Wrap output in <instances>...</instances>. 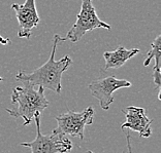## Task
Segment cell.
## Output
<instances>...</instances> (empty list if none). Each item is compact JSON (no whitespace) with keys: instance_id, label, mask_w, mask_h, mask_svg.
Returning a JSON list of instances; mask_svg holds the SVG:
<instances>
[{"instance_id":"6da1fadb","label":"cell","mask_w":161,"mask_h":153,"mask_svg":"<svg viewBox=\"0 0 161 153\" xmlns=\"http://www.w3.org/2000/svg\"><path fill=\"white\" fill-rule=\"evenodd\" d=\"M60 35L56 34L53 38V47L50 58L42 66L35 69L30 73L19 71L16 75V80L21 82L29 83L34 86H42L43 89L53 90L60 94L62 90V75L69 68L72 60L68 56H64L61 60H55L58 42L60 41Z\"/></svg>"},{"instance_id":"7a4b0ae2","label":"cell","mask_w":161,"mask_h":153,"mask_svg":"<svg viewBox=\"0 0 161 153\" xmlns=\"http://www.w3.org/2000/svg\"><path fill=\"white\" fill-rule=\"evenodd\" d=\"M24 86L14 87L12 94L13 108H6L5 110L14 118H22L23 125H28L33 121L35 115H39L49 106V101L45 97V89L23 83Z\"/></svg>"},{"instance_id":"3957f363","label":"cell","mask_w":161,"mask_h":153,"mask_svg":"<svg viewBox=\"0 0 161 153\" xmlns=\"http://www.w3.org/2000/svg\"><path fill=\"white\" fill-rule=\"evenodd\" d=\"M36 137L31 142H23L22 147H27L31 153H67L72 149V142L65 135L53 130L50 135H42L40 130V117L35 115Z\"/></svg>"},{"instance_id":"277c9868","label":"cell","mask_w":161,"mask_h":153,"mask_svg":"<svg viewBox=\"0 0 161 153\" xmlns=\"http://www.w3.org/2000/svg\"><path fill=\"white\" fill-rule=\"evenodd\" d=\"M99 28L111 30V26L98 18L92 0H82V6H80V13L76 16L75 23L68 31L66 36L60 38V41L68 40V41L74 43L78 42L87 32Z\"/></svg>"},{"instance_id":"5b68a950","label":"cell","mask_w":161,"mask_h":153,"mask_svg":"<svg viewBox=\"0 0 161 153\" xmlns=\"http://www.w3.org/2000/svg\"><path fill=\"white\" fill-rule=\"evenodd\" d=\"M94 114L95 111L92 107H88L80 112L68 111L55 117L57 121L55 130L65 136L79 137L80 140H84L85 127L93 123Z\"/></svg>"},{"instance_id":"8992f818","label":"cell","mask_w":161,"mask_h":153,"mask_svg":"<svg viewBox=\"0 0 161 153\" xmlns=\"http://www.w3.org/2000/svg\"><path fill=\"white\" fill-rule=\"evenodd\" d=\"M130 86L131 83L127 79H118L115 76H108L92 81L89 84V89L91 94L99 101L100 107L103 110H108L114 102L113 94L120 89H127Z\"/></svg>"},{"instance_id":"52a82bcc","label":"cell","mask_w":161,"mask_h":153,"mask_svg":"<svg viewBox=\"0 0 161 153\" xmlns=\"http://www.w3.org/2000/svg\"><path fill=\"white\" fill-rule=\"evenodd\" d=\"M12 8L16 12V17L19 23L18 36L20 38H29L31 36L32 29L37 27L40 21L35 0H26L23 4L13 3Z\"/></svg>"},{"instance_id":"ba28073f","label":"cell","mask_w":161,"mask_h":153,"mask_svg":"<svg viewBox=\"0 0 161 153\" xmlns=\"http://www.w3.org/2000/svg\"><path fill=\"white\" fill-rule=\"evenodd\" d=\"M125 114V122L121 125V129H128L137 132L141 138H149L152 135V120L146 115L145 108L136 106H128L123 110Z\"/></svg>"},{"instance_id":"9c48e42d","label":"cell","mask_w":161,"mask_h":153,"mask_svg":"<svg viewBox=\"0 0 161 153\" xmlns=\"http://www.w3.org/2000/svg\"><path fill=\"white\" fill-rule=\"evenodd\" d=\"M140 53L138 48L127 49L124 46H119L114 52H105L103 54V58L105 61L104 71H108V69H118L122 67L128 60Z\"/></svg>"},{"instance_id":"30bf717a","label":"cell","mask_w":161,"mask_h":153,"mask_svg":"<svg viewBox=\"0 0 161 153\" xmlns=\"http://www.w3.org/2000/svg\"><path fill=\"white\" fill-rule=\"evenodd\" d=\"M160 47H161V35H158L153 40L151 49L147 54V58L144 61V66H149L150 62L154 60L155 65L153 69H160Z\"/></svg>"},{"instance_id":"8fae6325","label":"cell","mask_w":161,"mask_h":153,"mask_svg":"<svg viewBox=\"0 0 161 153\" xmlns=\"http://www.w3.org/2000/svg\"><path fill=\"white\" fill-rule=\"evenodd\" d=\"M126 141H127L128 153H132V149H131V144H130V135H129V133L126 134Z\"/></svg>"},{"instance_id":"7c38bea8","label":"cell","mask_w":161,"mask_h":153,"mask_svg":"<svg viewBox=\"0 0 161 153\" xmlns=\"http://www.w3.org/2000/svg\"><path fill=\"white\" fill-rule=\"evenodd\" d=\"M9 42V38H3L1 35H0V43L3 45H6L7 43Z\"/></svg>"},{"instance_id":"4fadbf2b","label":"cell","mask_w":161,"mask_h":153,"mask_svg":"<svg viewBox=\"0 0 161 153\" xmlns=\"http://www.w3.org/2000/svg\"><path fill=\"white\" fill-rule=\"evenodd\" d=\"M2 80H3V78H2V77H0V82H1Z\"/></svg>"},{"instance_id":"5bb4252c","label":"cell","mask_w":161,"mask_h":153,"mask_svg":"<svg viewBox=\"0 0 161 153\" xmlns=\"http://www.w3.org/2000/svg\"><path fill=\"white\" fill-rule=\"evenodd\" d=\"M87 153H93L92 151H87Z\"/></svg>"}]
</instances>
